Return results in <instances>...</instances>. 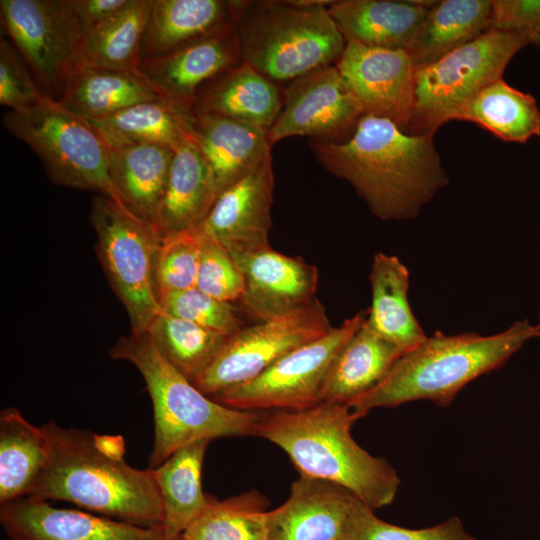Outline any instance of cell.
I'll return each instance as SVG.
<instances>
[{"label":"cell","instance_id":"6da1fadb","mask_svg":"<svg viewBox=\"0 0 540 540\" xmlns=\"http://www.w3.org/2000/svg\"><path fill=\"white\" fill-rule=\"evenodd\" d=\"M433 139L364 115L348 139H310L309 145L318 162L346 180L373 215L401 221L416 217L449 182Z\"/></svg>","mask_w":540,"mask_h":540},{"label":"cell","instance_id":"7a4b0ae2","mask_svg":"<svg viewBox=\"0 0 540 540\" xmlns=\"http://www.w3.org/2000/svg\"><path fill=\"white\" fill-rule=\"evenodd\" d=\"M41 427L48 437L49 458L28 496L70 502L142 527L162 526L163 504L152 469H136L124 458L107 455L90 431L54 421Z\"/></svg>","mask_w":540,"mask_h":540},{"label":"cell","instance_id":"3957f363","mask_svg":"<svg viewBox=\"0 0 540 540\" xmlns=\"http://www.w3.org/2000/svg\"><path fill=\"white\" fill-rule=\"evenodd\" d=\"M358 419L338 403L263 411L254 436L280 447L300 475L343 486L375 511L393 502L400 478L388 461L354 440L351 429Z\"/></svg>","mask_w":540,"mask_h":540},{"label":"cell","instance_id":"277c9868","mask_svg":"<svg viewBox=\"0 0 540 540\" xmlns=\"http://www.w3.org/2000/svg\"><path fill=\"white\" fill-rule=\"evenodd\" d=\"M536 337H540V326L528 320L517 321L490 336L475 332L445 335L437 331L403 354L376 386L347 405L358 418L375 408L415 400L447 407L468 383L500 368L526 341Z\"/></svg>","mask_w":540,"mask_h":540},{"label":"cell","instance_id":"5b68a950","mask_svg":"<svg viewBox=\"0 0 540 540\" xmlns=\"http://www.w3.org/2000/svg\"><path fill=\"white\" fill-rule=\"evenodd\" d=\"M332 2L231 1L242 61L280 85L335 65L346 41L328 12Z\"/></svg>","mask_w":540,"mask_h":540},{"label":"cell","instance_id":"8992f818","mask_svg":"<svg viewBox=\"0 0 540 540\" xmlns=\"http://www.w3.org/2000/svg\"><path fill=\"white\" fill-rule=\"evenodd\" d=\"M142 375L154 412V442L148 469L200 440L255 435L260 412L224 406L202 393L158 351L147 332L121 337L109 351Z\"/></svg>","mask_w":540,"mask_h":540},{"label":"cell","instance_id":"52a82bcc","mask_svg":"<svg viewBox=\"0 0 540 540\" xmlns=\"http://www.w3.org/2000/svg\"><path fill=\"white\" fill-rule=\"evenodd\" d=\"M3 125L38 155L54 183L98 191L133 214L111 181L109 147L85 120L58 101L46 96L31 107L9 111Z\"/></svg>","mask_w":540,"mask_h":540},{"label":"cell","instance_id":"ba28073f","mask_svg":"<svg viewBox=\"0 0 540 540\" xmlns=\"http://www.w3.org/2000/svg\"><path fill=\"white\" fill-rule=\"evenodd\" d=\"M527 42L513 33L489 29L476 39L415 72L413 107L402 131L434 135L456 120L485 87L502 78Z\"/></svg>","mask_w":540,"mask_h":540},{"label":"cell","instance_id":"9c48e42d","mask_svg":"<svg viewBox=\"0 0 540 540\" xmlns=\"http://www.w3.org/2000/svg\"><path fill=\"white\" fill-rule=\"evenodd\" d=\"M90 222L101 262L127 310L132 333H144L161 310L154 277L161 235L103 195L92 201Z\"/></svg>","mask_w":540,"mask_h":540},{"label":"cell","instance_id":"30bf717a","mask_svg":"<svg viewBox=\"0 0 540 540\" xmlns=\"http://www.w3.org/2000/svg\"><path fill=\"white\" fill-rule=\"evenodd\" d=\"M1 24L42 91L58 100L83 63L85 29L73 0H1Z\"/></svg>","mask_w":540,"mask_h":540},{"label":"cell","instance_id":"8fae6325","mask_svg":"<svg viewBox=\"0 0 540 540\" xmlns=\"http://www.w3.org/2000/svg\"><path fill=\"white\" fill-rule=\"evenodd\" d=\"M361 310L325 335L285 354L256 378L211 396L242 411L301 410L321 403L327 370L344 344L362 326Z\"/></svg>","mask_w":540,"mask_h":540},{"label":"cell","instance_id":"7c38bea8","mask_svg":"<svg viewBox=\"0 0 540 540\" xmlns=\"http://www.w3.org/2000/svg\"><path fill=\"white\" fill-rule=\"evenodd\" d=\"M332 327L325 307L317 298L304 308L245 326L228 338L193 384L211 397L246 383L285 354L325 335Z\"/></svg>","mask_w":540,"mask_h":540},{"label":"cell","instance_id":"4fadbf2b","mask_svg":"<svg viewBox=\"0 0 540 540\" xmlns=\"http://www.w3.org/2000/svg\"><path fill=\"white\" fill-rule=\"evenodd\" d=\"M374 511L347 488L299 475L268 511V540H361Z\"/></svg>","mask_w":540,"mask_h":540},{"label":"cell","instance_id":"5bb4252c","mask_svg":"<svg viewBox=\"0 0 540 540\" xmlns=\"http://www.w3.org/2000/svg\"><path fill=\"white\" fill-rule=\"evenodd\" d=\"M362 110L335 65L309 72L283 88V107L268 131L272 145L293 136L340 142L354 132Z\"/></svg>","mask_w":540,"mask_h":540},{"label":"cell","instance_id":"9a60e30c","mask_svg":"<svg viewBox=\"0 0 540 540\" xmlns=\"http://www.w3.org/2000/svg\"><path fill=\"white\" fill-rule=\"evenodd\" d=\"M335 66L363 116L388 119L403 130L413 107L416 72L406 50L347 42Z\"/></svg>","mask_w":540,"mask_h":540},{"label":"cell","instance_id":"2e32d148","mask_svg":"<svg viewBox=\"0 0 540 540\" xmlns=\"http://www.w3.org/2000/svg\"><path fill=\"white\" fill-rule=\"evenodd\" d=\"M242 62L231 23L169 54L141 59L137 71L159 97L193 112L201 88Z\"/></svg>","mask_w":540,"mask_h":540},{"label":"cell","instance_id":"e0dca14e","mask_svg":"<svg viewBox=\"0 0 540 540\" xmlns=\"http://www.w3.org/2000/svg\"><path fill=\"white\" fill-rule=\"evenodd\" d=\"M0 523L9 540H170L162 526L142 527L88 511L57 508L34 496L1 504Z\"/></svg>","mask_w":540,"mask_h":540},{"label":"cell","instance_id":"ac0fdd59","mask_svg":"<svg viewBox=\"0 0 540 540\" xmlns=\"http://www.w3.org/2000/svg\"><path fill=\"white\" fill-rule=\"evenodd\" d=\"M231 256L244 278L240 302L259 321L304 308L316 299L318 269L304 259L271 247Z\"/></svg>","mask_w":540,"mask_h":540},{"label":"cell","instance_id":"d6986e66","mask_svg":"<svg viewBox=\"0 0 540 540\" xmlns=\"http://www.w3.org/2000/svg\"><path fill=\"white\" fill-rule=\"evenodd\" d=\"M273 189L270 156L223 190L201 224L231 255L269 248Z\"/></svg>","mask_w":540,"mask_h":540},{"label":"cell","instance_id":"ffe728a7","mask_svg":"<svg viewBox=\"0 0 540 540\" xmlns=\"http://www.w3.org/2000/svg\"><path fill=\"white\" fill-rule=\"evenodd\" d=\"M435 1L341 0L328 12L346 43L407 50Z\"/></svg>","mask_w":540,"mask_h":540},{"label":"cell","instance_id":"44dd1931","mask_svg":"<svg viewBox=\"0 0 540 540\" xmlns=\"http://www.w3.org/2000/svg\"><path fill=\"white\" fill-rule=\"evenodd\" d=\"M282 107L281 85L242 62L201 88L193 113L218 115L269 130Z\"/></svg>","mask_w":540,"mask_h":540},{"label":"cell","instance_id":"7402d4cb","mask_svg":"<svg viewBox=\"0 0 540 540\" xmlns=\"http://www.w3.org/2000/svg\"><path fill=\"white\" fill-rule=\"evenodd\" d=\"M194 115L193 142L210 165L220 193L271 156L269 130L218 115Z\"/></svg>","mask_w":540,"mask_h":540},{"label":"cell","instance_id":"603a6c76","mask_svg":"<svg viewBox=\"0 0 540 540\" xmlns=\"http://www.w3.org/2000/svg\"><path fill=\"white\" fill-rule=\"evenodd\" d=\"M220 192L214 173L193 141L174 151L156 228L161 236L201 224Z\"/></svg>","mask_w":540,"mask_h":540},{"label":"cell","instance_id":"cb8c5ba5","mask_svg":"<svg viewBox=\"0 0 540 540\" xmlns=\"http://www.w3.org/2000/svg\"><path fill=\"white\" fill-rule=\"evenodd\" d=\"M403 352L366 323L352 335L331 362L320 391L324 403L347 404L376 386Z\"/></svg>","mask_w":540,"mask_h":540},{"label":"cell","instance_id":"d4e9b609","mask_svg":"<svg viewBox=\"0 0 540 540\" xmlns=\"http://www.w3.org/2000/svg\"><path fill=\"white\" fill-rule=\"evenodd\" d=\"M173 155L172 149L155 144L109 147L108 169L114 187L127 208L156 230Z\"/></svg>","mask_w":540,"mask_h":540},{"label":"cell","instance_id":"484cf974","mask_svg":"<svg viewBox=\"0 0 540 540\" xmlns=\"http://www.w3.org/2000/svg\"><path fill=\"white\" fill-rule=\"evenodd\" d=\"M194 118L192 111L159 97L86 122L110 148L155 144L175 151L193 141Z\"/></svg>","mask_w":540,"mask_h":540},{"label":"cell","instance_id":"4316f807","mask_svg":"<svg viewBox=\"0 0 540 540\" xmlns=\"http://www.w3.org/2000/svg\"><path fill=\"white\" fill-rule=\"evenodd\" d=\"M369 280L372 302L366 323L403 354L421 345L427 336L409 304L407 267L398 257L379 252L374 255Z\"/></svg>","mask_w":540,"mask_h":540},{"label":"cell","instance_id":"83f0119b","mask_svg":"<svg viewBox=\"0 0 540 540\" xmlns=\"http://www.w3.org/2000/svg\"><path fill=\"white\" fill-rule=\"evenodd\" d=\"M231 23V0H153L141 59L169 54Z\"/></svg>","mask_w":540,"mask_h":540},{"label":"cell","instance_id":"f1b7e54d","mask_svg":"<svg viewBox=\"0 0 540 540\" xmlns=\"http://www.w3.org/2000/svg\"><path fill=\"white\" fill-rule=\"evenodd\" d=\"M159 98L138 71L83 64L68 79L56 101L79 118L101 120L127 107Z\"/></svg>","mask_w":540,"mask_h":540},{"label":"cell","instance_id":"f546056e","mask_svg":"<svg viewBox=\"0 0 540 540\" xmlns=\"http://www.w3.org/2000/svg\"><path fill=\"white\" fill-rule=\"evenodd\" d=\"M489 0L436 1L407 52L415 69L429 65L490 29Z\"/></svg>","mask_w":540,"mask_h":540},{"label":"cell","instance_id":"4dcf8cb0","mask_svg":"<svg viewBox=\"0 0 540 540\" xmlns=\"http://www.w3.org/2000/svg\"><path fill=\"white\" fill-rule=\"evenodd\" d=\"M210 441L190 443L153 470L164 511L162 528L170 540H179L203 512L211 496L202 490L201 471Z\"/></svg>","mask_w":540,"mask_h":540},{"label":"cell","instance_id":"1f68e13d","mask_svg":"<svg viewBox=\"0 0 540 540\" xmlns=\"http://www.w3.org/2000/svg\"><path fill=\"white\" fill-rule=\"evenodd\" d=\"M49 458L41 426L8 407L0 413V505L28 496Z\"/></svg>","mask_w":540,"mask_h":540},{"label":"cell","instance_id":"d6a6232c","mask_svg":"<svg viewBox=\"0 0 540 540\" xmlns=\"http://www.w3.org/2000/svg\"><path fill=\"white\" fill-rule=\"evenodd\" d=\"M153 0H129L117 13L87 29L82 46L89 66L137 71Z\"/></svg>","mask_w":540,"mask_h":540},{"label":"cell","instance_id":"836d02e7","mask_svg":"<svg viewBox=\"0 0 540 540\" xmlns=\"http://www.w3.org/2000/svg\"><path fill=\"white\" fill-rule=\"evenodd\" d=\"M456 120L472 122L506 142L525 143L540 135L535 98L497 79L470 101Z\"/></svg>","mask_w":540,"mask_h":540},{"label":"cell","instance_id":"e575fe53","mask_svg":"<svg viewBox=\"0 0 540 540\" xmlns=\"http://www.w3.org/2000/svg\"><path fill=\"white\" fill-rule=\"evenodd\" d=\"M146 332L160 354L192 383L212 363L230 337L162 309Z\"/></svg>","mask_w":540,"mask_h":540},{"label":"cell","instance_id":"d590c367","mask_svg":"<svg viewBox=\"0 0 540 540\" xmlns=\"http://www.w3.org/2000/svg\"><path fill=\"white\" fill-rule=\"evenodd\" d=\"M268 500L252 490L218 501L211 497L183 540H268Z\"/></svg>","mask_w":540,"mask_h":540},{"label":"cell","instance_id":"8d00e7d4","mask_svg":"<svg viewBox=\"0 0 540 540\" xmlns=\"http://www.w3.org/2000/svg\"><path fill=\"white\" fill-rule=\"evenodd\" d=\"M199 255V225L162 236L154 269L157 297L195 287Z\"/></svg>","mask_w":540,"mask_h":540},{"label":"cell","instance_id":"74e56055","mask_svg":"<svg viewBox=\"0 0 540 540\" xmlns=\"http://www.w3.org/2000/svg\"><path fill=\"white\" fill-rule=\"evenodd\" d=\"M158 302L170 315L228 336L245 327L233 303L216 299L196 286L161 295Z\"/></svg>","mask_w":540,"mask_h":540},{"label":"cell","instance_id":"f35d334b","mask_svg":"<svg viewBox=\"0 0 540 540\" xmlns=\"http://www.w3.org/2000/svg\"><path fill=\"white\" fill-rule=\"evenodd\" d=\"M199 228L196 287L222 301H240L244 293V278L239 267L228 250L202 224Z\"/></svg>","mask_w":540,"mask_h":540},{"label":"cell","instance_id":"ab89813d","mask_svg":"<svg viewBox=\"0 0 540 540\" xmlns=\"http://www.w3.org/2000/svg\"><path fill=\"white\" fill-rule=\"evenodd\" d=\"M47 95L14 45L0 38V103L19 111L40 102Z\"/></svg>","mask_w":540,"mask_h":540},{"label":"cell","instance_id":"60d3db41","mask_svg":"<svg viewBox=\"0 0 540 540\" xmlns=\"http://www.w3.org/2000/svg\"><path fill=\"white\" fill-rule=\"evenodd\" d=\"M490 29L513 33L540 48V0H495Z\"/></svg>","mask_w":540,"mask_h":540},{"label":"cell","instance_id":"b9f144b4","mask_svg":"<svg viewBox=\"0 0 540 540\" xmlns=\"http://www.w3.org/2000/svg\"><path fill=\"white\" fill-rule=\"evenodd\" d=\"M361 540H477L463 527L458 517L423 529H408L389 524L376 515L368 524Z\"/></svg>","mask_w":540,"mask_h":540},{"label":"cell","instance_id":"7bdbcfd3","mask_svg":"<svg viewBox=\"0 0 540 540\" xmlns=\"http://www.w3.org/2000/svg\"><path fill=\"white\" fill-rule=\"evenodd\" d=\"M129 0H73L75 11L85 29L120 11Z\"/></svg>","mask_w":540,"mask_h":540},{"label":"cell","instance_id":"ee69618b","mask_svg":"<svg viewBox=\"0 0 540 540\" xmlns=\"http://www.w3.org/2000/svg\"><path fill=\"white\" fill-rule=\"evenodd\" d=\"M95 443L107 455L115 458H124L125 443L121 436L95 434Z\"/></svg>","mask_w":540,"mask_h":540},{"label":"cell","instance_id":"f6af8a7d","mask_svg":"<svg viewBox=\"0 0 540 540\" xmlns=\"http://www.w3.org/2000/svg\"><path fill=\"white\" fill-rule=\"evenodd\" d=\"M538 325L540 326V314H539V323H538Z\"/></svg>","mask_w":540,"mask_h":540}]
</instances>
